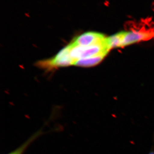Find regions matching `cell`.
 Masks as SVG:
<instances>
[{
	"label": "cell",
	"instance_id": "obj_1",
	"mask_svg": "<svg viewBox=\"0 0 154 154\" xmlns=\"http://www.w3.org/2000/svg\"><path fill=\"white\" fill-rule=\"evenodd\" d=\"M154 38L153 30H133L122 31L110 37L112 48H122Z\"/></svg>",
	"mask_w": 154,
	"mask_h": 154
},
{
	"label": "cell",
	"instance_id": "obj_2",
	"mask_svg": "<svg viewBox=\"0 0 154 154\" xmlns=\"http://www.w3.org/2000/svg\"><path fill=\"white\" fill-rule=\"evenodd\" d=\"M69 46L70 55L74 60V63L77 60L87 57L100 55H107L109 51L112 50L109 44L108 37H106L102 42L89 46L75 45L72 43H70Z\"/></svg>",
	"mask_w": 154,
	"mask_h": 154
},
{
	"label": "cell",
	"instance_id": "obj_3",
	"mask_svg": "<svg viewBox=\"0 0 154 154\" xmlns=\"http://www.w3.org/2000/svg\"><path fill=\"white\" fill-rule=\"evenodd\" d=\"M74 61L70 55L69 45L61 50L52 58L43 60L36 63V66L41 68L52 69L60 67L74 65Z\"/></svg>",
	"mask_w": 154,
	"mask_h": 154
},
{
	"label": "cell",
	"instance_id": "obj_4",
	"mask_svg": "<svg viewBox=\"0 0 154 154\" xmlns=\"http://www.w3.org/2000/svg\"><path fill=\"white\" fill-rule=\"evenodd\" d=\"M106 38L102 34L94 32H87L76 37L71 43L75 45L89 46L102 42Z\"/></svg>",
	"mask_w": 154,
	"mask_h": 154
},
{
	"label": "cell",
	"instance_id": "obj_5",
	"mask_svg": "<svg viewBox=\"0 0 154 154\" xmlns=\"http://www.w3.org/2000/svg\"><path fill=\"white\" fill-rule=\"evenodd\" d=\"M106 56L105 55H100L81 59L77 60L74 63V65L80 67H93L100 64L106 57Z\"/></svg>",
	"mask_w": 154,
	"mask_h": 154
},
{
	"label": "cell",
	"instance_id": "obj_6",
	"mask_svg": "<svg viewBox=\"0 0 154 154\" xmlns=\"http://www.w3.org/2000/svg\"><path fill=\"white\" fill-rule=\"evenodd\" d=\"M42 134V131H38V132H36L32 136H31L27 141H26L24 143L22 144V145L20 146V147H18L16 150L7 154H23L26 149L28 148V147L35 141V140L38 138V137Z\"/></svg>",
	"mask_w": 154,
	"mask_h": 154
},
{
	"label": "cell",
	"instance_id": "obj_7",
	"mask_svg": "<svg viewBox=\"0 0 154 154\" xmlns=\"http://www.w3.org/2000/svg\"><path fill=\"white\" fill-rule=\"evenodd\" d=\"M148 154H154V151H151L150 152V153H149Z\"/></svg>",
	"mask_w": 154,
	"mask_h": 154
}]
</instances>
